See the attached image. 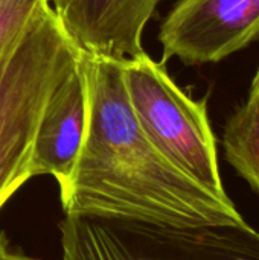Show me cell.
<instances>
[{"label":"cell","instance_id":"8992f818","mask_svg":"<svg viewBox=\"0 0 259 260\" xmlns=\"http://www.w3.org/2000/svg\"><path fill=\"white\" fill-rule=\"evenodd\" d=\"M160 0H50L78 44L92 55L127 59L143 52L142 37Z\"/></svg>","mask_w":259,"mask_h":260},{"label":"cell","instance_id":"7c38bea8","mask_svg":"<svg viewBox=\"0 0 259 260\" xmlns=\"http://www.w3.org/2000/svg\"><path fill=\"white\" fill-rule=\"evenodd\" d=\"M5 2H8V0H0V5H2V3H5Z\"/></svg>","mask_w":259,"mask_h":260},{"label":"cell","instance_id":"6da1fadb","mask_svg":"<svg viewBox=\"0 0 259 260\" xmlns=\"http://www.w3.org/2000/svg\"><path fill=\"white\" fill-rule=\"evenodd\" d=\"M87 123L70 175L58 183L66 215L168 227L240 224L221 198L176 166L139 123L119 59L85 52Z\"/></svg>","mask_w":259,"mask_h":260},{"label":"cell","instance_id":"52a82bcc","mask_svg":"<svg viewBox=\"0 0 259 260\" xmlns=\"http://www.w3.org/2000/svg\"><path fill=\"white\" fill-rule=\"evenodd\" d=\"M84 55L52 93L34 143L32 177L64 181L78 157L87 123V78Z\"/></svg>","mask_w":259,"mask_h":260},{"label":"cell","instance_id":"9c48e42d","mask_svg":"<svg viewBox=\"0 0 259 260\" xmlns=\"http://www.w3.org/2000/svg\"><path fill=\"white\" fill-rule=\"evenodd\" d=\"M41 0H8L0 5V53L14 41Z\"/></svg>","mask_w":259,"mask_h":260},{"label":"cell","instance_id":"3957f363","mask_svg":"<svg viewBox=\"0 0 259 260\" xmlns=\"http://www.w3.org/2000/svg\"><path fill=\"white\" fill-rule=\"evenodd\" d=\"M63 260H259V232L246 221L168 227L66 216Z\"/></svg>","mask_w":259,"mask_h":260},{"label":"cell","instance_id":"ba28073f","mask_svg":"<svg viewBox=\"0 0 259 260\" xmlns=\"http://www.w3.org/2000/svg\"><path fill=\"white\" fill-rule=\"evenodd\" d=\"M223 148L231 166L259 193V87H250L246 102L226 120Z\"/></svg>","mask_w":259,"mask_h":260},{"label":"cell","instance_id":"277c9868","mask_svg":"<svg viewBox=\"0 0 259 260\" xmlns=\"http://www.w3.org/2000/svg\"><path fill=\"white\" fill-rule=\"evenodd\" d=\"M121 64L128 101L151 142L203 187L227 198L208 99H192L169 76L165 64L145 50Z\"/></svg>","mask_w":259,"mask_h":260},{"label":"cell","instance_id":"30bf717a","mask_svg":"<svg viewBox=\"0 0 259 260\" xmlns=\"http://www.w3.org/2000/svg\"><path fill=\"white\" fill-rule=\"evenodd\" d=\"M0 260H41L35 259V257H31L21 251H17L11 247L6 235L2 232L0 233Z\"/></svg>","mask_w":259,"mask_h":260},{"label":"cell","instance_id":"5b68a950","mask_svg":"<svg viewBox=\"0 0 259 260\" xmlns=\"http://www.w3.org/2000/svg\"><path fill=\"white\" fill-rule=\"evenodd\" d=\"M258 40L259 0H177L159 29L160 62H220Z\"/></svg>","mask_w":259,"mask_h":260},{"label":"cell","instance_id":"8fae6325","mask_svg":"<svg viewBox=\"0 0 259 260\" xmlns=\"http://www.w3.org/2000/svg\"><path fill=\"white\" fill-rule=\"evenodd\" d=\"M252 87H259V64L258 69H256V73L253 76V81H252Z\"/></svg>","mask_w":259,"mask_h":260},{"label":"cell","instance_id":"7a4b0ae2","mask_svg":"<svg viewBox=\"0 0 259 260\" xmlns=\"http://www.w3.org/2000/svg\"><path fill=\"white\" fill-rule=\"evenodd\" d=\"M84 52L50 0H41L0 53V209L34 178L32 152L43 111Z\"/></svg>","mask_w":259,"mask_h":260}]
</instances>
